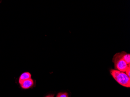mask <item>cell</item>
<instances>
[{"instance_id":"obj_1","label":"cell","mask_w":130,"mask_h":97,"mask_svg":"<svg viewBox=\"0 0 130 97\" xmlns=\"http://www.w3.org/2000/svg\"><path fill=\"white\" fill-rule=\"evenodd\" d=\"M110 73L115 80L120 85L125 87H130V77L125 72L111 69Z\"/></svg>"},{"instance_id":"obj_2","label":"cell","mask_w":130,"mask_h":97,"mask_svg":"<svg viewBox=\"0 0 130 97\" xmlns=\"http://www.w3.org/2000/svg\"><path fill=\"white\" fill-rule=\"evenodd\" d=\"M113 62L115 70L123 72H125L128 66L130 65H128L123 60L121 52L115 54L113 57Z\"/></svg>"},{"instance_id":"obj_3","label":"cell","mask_w":130,"mask_h":97,"mask_svg":"<svg viewBox=\"0 0 130 97\" xmlns=\"http://www.w3.org/2000/svg\"><path fill=\"white\" fill-rule=\"evenodd\" d=\"M33 80L32 79H29L23 81L20 85L21 87L23 89H28L32 87L34 85Z\"/></svg>"},{"instance_id":"obj_4","label":"cell","mask_w":130,"mask_h":97,"mask_svg":"<svg viewBox=\"0 0 130 97\" xmlns=\"http://www.w3.org/2000/svg\"><path fill=\"white\" fill-rule=\"evenodd\" d=\"M31 78V75L29 72H24L22 74H21V75L20 76L19 79V83L20 84H21L23 81Z\"/></svg>"},{"instance_id":"obj_5","label":"cell","mask_w":130,"mask_h":97,"mask_svg":"<svg viewBox=\"0 0 130 97\" xmlns=\"http://www.w3.org/2000/svg\"><path fill=\"white\" fill-rule=\"evenodd\" d=\"M122 57L128 65H130V54L125 51L121 52Z\"/></svg>"},{"instance_id":"obj_6","label":"cell","mask_w":130,"mask_h":97,"mask_svg":"<svg viewBox=\"0 0 130 97\" xmlns=\"http://www.w3.org/2000/svg\"><path fill=\"white\" fill-rule=\"evenodd\" d=\"M56 97H68V94L67 92H60Z\"/></svg>"},{"instance_id":"obj_7","label":"cell","mask_w":130,"mask_h":97,"mask_svg":"<svg viewBox=\"0 0 130 97\" xmlns=\"http://www.w3.org/2000/svg\"><path fill=\"white\" fill-rule=\"evenodd\" d=\"M125 73L130 77V65H129L125 71Z\"/></svg>"},{"instance_id":"obj_8","label":"cell","mask_w":130,"mask_h":97,"mask_svg":"<svg viewBox=\"0 0 130 97\" xmlns=\"http://www.w3.org/2000/svg\"><path fill=\"white\" fill-rule=\"evenodd\" d=\"M54 94H50L49 95H47L46 96V97H54Z\"/></svg>"}]
</instances>
